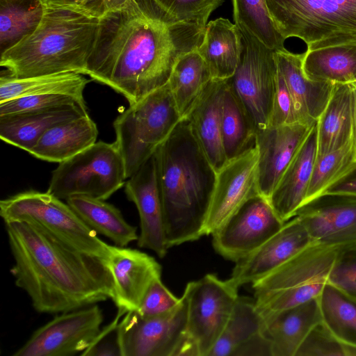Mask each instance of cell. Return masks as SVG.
<instances>
[{
  "instance_id": "6da1fadb",
  "label": "cell",
  "mask_w": 356,
  "mask_h": 356,
  "mask_svg": "<svg viewBox=\"0 0 356 356\" xmlns=\"http://www.w3.org/2000/svg\"><path fill=\"white\" fill-rule=\"evenodd\" d=\"M204 31L155 0H130L99 19L84 74L134 104L168 82L179 58L198 48Z\"/></svg>"
},
{
  "instance_id": "7a4b0ae2",
  "label": "cell",
  "mask_w": 356,
  "mask_h": 356,
  "mask_svg": "<svg viewBox=\"0 0 356 356\" xmlns=\"http://www.w3.org/2000/svg\"><path fill=\"white\" fill-rule=\"evenodd\" d=\"M5 225L14 259L10 273L35 311L60 314L112 299L113 281L103 259L79 252L34 225Z\"/></svg>"
},
{
  "instance_id": "3957f363",
  "label": "cell",
  "mask_w": 356,
  "mask_h": 356,
  "mask_svg": "<svg viewBox=\"0 0 356 356\" xmlns=\"http://www.w3.org/2000/svg\"><path fill=\"white\" fill-rule=\"evenodd\" d=\"M168 245L204 236L216 171L185 118L154 154Z\"/></svg>"
},
{
  "instance_id": "277c9868",
  "label": "cell",
  "mask_w": 356,
  "mask_h": 356,
  "mask_svg": "<svg viewBox=\"0 0 356 356\" xmlns=\"http://www.w3.org/2000/svg\"><path fill=\"white\" fill-rule=\"evenodd\" d=\"M99 19L45 8L35 30L1 54L0 65L16 78L74 72L84 74Z\"/></svg>"
},
{
  "instance_id": "5b68a950",
  "label": "cell",
  "mask_w": 356,
  "mask_h": 356,
  "mask_svg": "<svg viewBox=\"0 0 356 356\" xmlns=\"http://www.w3.org/2000/svg\"><path fill=\"white\" fill-rule=\"evenodd\" d=\"M271 19L286 40L307 50L356 43V0H266Z\"/></svg>"
},
{
  "instance_id": "8992f818",
  "label": "cell",
  "mask_w": 356,
  "mask_h": 356,
  "mask_svg": "<svg viewBox=\"0 0 356 356\" xmlns=\"http://www.w3.org/2000/svg\"><path fill=\"white\" fill-rule=\"evenodd\" d=\"M182 120L168 83L129 104L113 122L115 144L131 177L168 138Z\"/></svg>"
},
{
  "instance_id": "52a82bcc",
  "label": "cell",
  "mask_w": 356,
  "mask_h": 356,
  "mask_svg": "<svg viewBox=\"0 0 356 356\" xmlns=\"http://www.w3.org/2000/svg\"><path fill=\"white\" fill-rule=\"evenodd\" d=\"M4 222H26L43 229L68 246L105 260L111 245L101 240L62 200L47 192L28 191L0 202Z\"/></svg>"
},
{
  "instance_id": "ba28073f",
  "label": "cell",
  "mask_w": 356,
  "mask_h": 356,
  "mask_svg": "<svg viewBox=\"0 0 356 356\" xmlns=\"http://www.w3.org/2000/svg\"><path fill=\"white\" fill-rule=\"evenodd\" d=\"M122 157L115 143H95L59 163L52 172L47 192L66 200L83 195L106 200L125 185Z\"/></svg>"
},
{
  "instance_id": "9c48e42d",
  "label": "cell",
  "mask_w": 356,
  "mask_h": 356,
  "mask_svg": "<svg viewBox=\"0 0 356 356\" xmlns=\"http://www.w3.org/2000/svg\"><path fill=\"white\" fill-rule=\"evenodd\" d=\"M238 289L214 274L187 283L183 293L188 306L186 330L177 356H209L237 300Z\"/></svg>"
},
{
  "instance_id": "30bf717a",
  "label": "cell",
  "mask_w": 356,
  "mask_h": 356,
  "mask_svg": "<svg viewBox=\"0 0 356 356\" xmlns=\"http://www.w3.org/2000/svg\"><path fill=\"white\" fill-rule=\"evenodd\" d=\"M241 34L240 63L228 80L257 130L269 124L277 79L275 51L251 35Z\"/></svg>"
},
{
  "instance_id": "8fae6325",
  "label": "cell",
  "mask_w": 356,
  "mask_h": 356,
  "mask_svg": "<svg viewBox=\"0 0 356 356\" xmlns=\"http://www.w3.org/2000/svg\"><path fill=\"white\" fill-rule=\"evenodd\" d=\"M188 306L183 294L171 312L144 317L136 310L127 312L119 323L122 356H177L185 337Z\"/></svg>"
},
{
  "instance_id": "7c38bea8",
  "label": "cell",
  "mask_w": 356,
  "mask_h": 356,
  "mask_svg": "<svg viewBox=\"0 0 356 356\" xmlns=\"http://www.w3.org/2000/svg\"><path fill=\"white\" fill-rule=\"evenodd\" d=\"M102 309L92 305L60 313L38 328L13 356H72L81 354L101 330Z\"/></svg>"
},
{
  "instance_id": "4fadbf2b",
  "label": "cell",
  "mask_w": 356,
  "mask_h": 356,
  "mask_svg": "<svg viewBox=\"0 0 356 356\" xmlns=\"http://www.w3.org/2000/svg\"><path fill=\"white\" fill-rule=\"evenodd\" d=\"M283 221L268 199L259 194L248 200L213 234V246L224 258L236 262L278 232Z\"/></svg>"
},
{
  "instance_id": "5bb4252c",
  "label": "cell",
  "mask_w": 356,
  "mask_h": 356,
  "mask_svg": "<svg viewBox=\"0 0 356 356\" xmlns=\"http://www.w3.org/2000/svg\"><path fill=\"white\" fill-rule=\"evenodd\" d=\"M258 161V149L254 145L228 160L216 172L204 235H212L248 200L260 194Z\"/></svg>"
},
{
  "instance_id": "9a60e30c",
  "label": "cell",
  "mask_w": 356,
  "mask_h": 356,
  "mask_svg": "<svg viewBox=\"0 0 356 356\" xmlns=\"http://www.w3.org/2000/svg\"><path fill=\"white\" fill-rule=\"evenodd\" d=\"M314 243L346 248L356 246V194L324 193L295 213Z\"/></svg>"
},
{
  "instance_id": "2e32d148",
  "label": "cell",
  "mask_w": 356,
  "mask_h": 356,
  "mask_svg": "<svg viewBox=\"0 0 356 356\" xmlns=\"http://www.w3.org/2000/svg\"><path fill=\"white\" fill-rule=\"evenodd\" d=\"M341 249L311 244L276 270L252 284L254 293L291 290L308 300L318 298Z\"/></svg>"
},
{
  "instance_id": "e0dca14e",
  "label": "cell",
  "mask_w": 356,
  "mask_h": 356,
  "mask_svg": "<svg viewBox=\"0 0 356 356\" xmlns=\"http://www.w3.org/2000/svg\"><path fill=\"white\" fill-rule=\"evenodd\" d=\"M312 243L306 227L294 216L256 250L235 262L228 281L237 289L253 284Z\"/></svg>"
},
{
  "instance_id": "ac0fdd59",
  "label": "cell",
  "mask_w": 356,
  "mask_h": 356,
  "mask_svg": "<svg viewBox=\"0 0 356 356\" xmlns=\"http://www.w3.org/2000/svg\"><path fill=\"white\" fill-rule=\"evenodd\" d=\"M125 193L134 202L140 218L138 246L165 256L168 245L163 211L153 154L125 183Z\"/></svg>"
},
{
  "instance_id": "d6986e66",
  "label": "cell",
  "mask_w": 356,
  "mask_h": 356,
  "mask_svg": "<svg viewBox=\"0 0 356 356\" xmlns=\"http://www.w3.org/2000/svg\"><path fill=\"white\" fill-rule=\"evenodd\" d=\"M104 262L113 281L112 300L126 313L138 309L152 282L161 276L160 264L136 249L111 245Z\"/></svg>"
},
{
  "instance_id": "ffe728a7",
  "label": "cell",
  "mask_w": 356,
  "mask_h": 356,
  "mask_svg": "<svg viewBox=\"0 0 356 356\" xmlns=\"http://www.w3.org/2000/svg\"><path fill=\"white\" fill-rule=\"evenodd\" d=\"M315 124L296 122L268 126L257 130L255 145L259 154L258 186L260 195L269 198Z\"/></svg>"
},
{
  "instance_id": "44dd1931",
  "label": "cell",
  "mask_w": 356,
  "mask_h": 356,
  "mask_svg": "<svg viewBox=\"0 0 356 356\" xmlns=\"http://www.w3.org/2000/svg\"><path fill=\"white\" fill-rule=\"evenodd\" d=\"M226 81L212 79L184 117L216 172L227 161L222 139V102Z\"/></svg>"
},
{
  "instance_id": "7402d4cb",
  "label": "cell",
  "mask_w": 356,
  "mask_h": 356,
  "mask_svg": "<svg viewBox=\"0 0 356 356\" xmlns=\"http://www.w3.org/2000/svg\"><path fill=\"white\" fill-rule=\"evenodd\" d=\"M278 70L292 97L298 122L316 123L331 96L334 84L311 79L302 69L303 54H294L285 48L274 51Z\"/></svg>"
},
{
  "instance_id": "603a6c76",
  "label": "cell",
  "mask_w": 356,
  "mask_h": 356,
  "mask_svg": "<svg viewBox=\"0 0 356 356\" xmlns=\"http://www.w3.org/2000/svg\"><path fill=\"white\" fill-rule=\"evenodd\" d=\"M318 154L316 124L284 171L268 200L284 222L305 202Z\"/></svg>"
},
{
  "instance_id": "cb8c5ba5",
  "label": "cell",
  "mask_w": 356,
  "mask_h": 356,
  "mask_svg": "<svg viewBox=\"0 0 356 356\" xmlns=\"http://www.w3.org/2000/svg\"><path fill=\"white\" fill-rule=\"evenodd\" d=\"M261 313L263 333L271 343L273 356H296L307 334L323 322L318 298L287 309Z\"/></svg>"
},
{
  "instance_id": "d4e9b609",
  "label": "cell",
  "mask_w": 356,
  "mask_h": 356,
  "mask_svg": "<svg viewBox=\"0 0 356 356\" xmlns=\"http://www.w3.org/2000/svg\"><path fill=\"white\" fill-rule=\"evenodd\" d=\"M98 130L88 114L60 122L48 129L29 153L49 162H63L96 143Z\"/></svg>"
},
{
  "instance_id": "484cf974",
  "label": "cell",
  "mask_w": 356,
  "mask_h": 356,
  "mask_svg": "<svg viewBox=\"0 0 356 356\" xmlns=\"http://www.w3.org/2000/svg\"><path fill=\"white\" fill-rule=\"evenodd\" d=\"M355 85L335 83L316 122L318 155L338 149L353 141Z\"/></svg>"
},
{
  "instance_id": "4316f807",
  "label": "cell",
  "mask_w": 356,
  "mask_h": 356,
  "mask_svg": "<svg viewBox=\"0 0 356 356\" xmlns=\"http://www.w3.org/2000/svg\"><path fill=\"white\" fill-rule=\"evenodd\" d=\"M197 52L207 65L212 79L232 77L243 51L242 34L235 24L220 17L209 22Z\"/></svg>"
},
{
  "instance_id": "83f0119b",
  "label": "cell",
  "mask_w": 356,
  "mask_h": 356,
  "mask_svg": "<svg viewBox=\"0 0 356 356\" xmlns=\"http://www.w3.org/2000/svg\"><path fill=\"white\" fill-rule=\"evenodd\" d=\"M86 114L87 109L69 106L0 116V138L5 143L29 152L48 129Z\"/></svg>"
},
{
  "instance_id": "f1b7e54d",
  "label": "cell",
  "mask_w": 356,
  "mask_h": 356,
  "mask_svg": "<svg viewBox=\"0 0 356 356\" xmlns=\"http://www.w3.org/2000/svg\"><path fill=\"white\" fill-rule=\"evenodd\" d=\"M66 202L86 225L111 240L115 245L126 247L138 240L137 228L126 221L118 208L105 200L76 195Z\"/></svg>"
},
{
  "instance_id": "f546056e",
  "label": "cell",
  "mask_w": 356,
  "mask_h": 356,
  "mask_svg": "<svg viewBox=\"0 0 356 356\" xmlns=\"http://www.w3.org/2000/svg\"><path fill=\"white\" fill-rule=\"evenodd\" d=\"M83 74L70 72L16 78L8 73L0 78V103L24 96L59 94L85 101L83 92L89 83Z\"/></svg>"
},
{
  "instance_id": "4dcf8cb0",
  "label": "cell",
  "mask_w": 356,
  "mask_h": 356,
  "mask_svg": "<svg viewBox=\"0 0 356 356\" xmlns=\"http://www.w3.org/2000/svg\"><path fill=\"white\" fill-rule=\"evenodd\" d=\"M302 69L311 79L334 84L355 83L356 43L307 50Z\"/></svg>"
},
{
  "instance_id": "1f68e13d",
  "label": "cell",
  "mask_w": 356,
  "mask_h": 356,
  "mask_svg": "<svg viewBox=\"0 0 356 356\" xmlns=\"http://www.w3.org/2000/svg\"><path fill=\"white\" fill-rule=\"evenodd\" d=\"M257 127L229 82L222 102V139L227 161L255 145Z\"/></svg>"
},
{
  "instance_id": "d6a6232c",
  "label": "cell",
  "mask_w": 356,
  "mask_h": 356,
  "mask_svg": "<svg viewBox=\"0 0 356 356\" xmlns=\"http://www.w3.org/2000/svg\"><path fill=\"white\" fill-rule=\"evenodd\" d=\"M211 79L209 69L197 49L179 58L168 84L182 118Z\"/></svg>"
},
{
  "instance_id": "836d02e7",
  "label": "cell",
  "mask_w": 356,
  "mask_h": 356,
  "mask_svg": "<svg viewBox=\"0 0 356 356\" xmlns=\"http://www.w3.org/2000/svg\"><path fill=\"white\" fill-rule=\"evenodd\" d=\"M264 317L254 299L239 296L225 327L209 356H232L241 345L263 332Z\"/></svg>"
},
{
  "instance_id": "e575fe53",
  "label": "cell",
  "mask_w": 356,
  "mask_h": 356,
  "mask_svg": "<svg viewBox=\"0 0 356 356\" xmlns=\"http://www.w3.org/2000/svg\"><path fill=\"white\" fill-rule=\"evenodd\" d=\"M44 10L41 0H0L1 54L31 34Z\"/></svg>"
},
{
  "instance_id": "d590c367",
  "label": "cell",
  "mask_w": 356,
  "mask_h": 356,
  "mask_svg": "<svg viewBox=\"0 0 356 356\" xmlns=\"http://www.w3.org/2000/svg\"><path fill=\"white\" fill-rule=\"evenodd\" d=\"M318 299L323 324L341 342L356 348V300L329 282Z\"/></svg>"
},
{
  "instance_id": "8d00e7d4",
  "label": "cell",
  "mask_w": 356,
  "mask_h": 356,
  "mask_svg": "<svg viewBox=\"0 0 356 356\" xmlns=\"http://www.w3.org/2000/svg\"><path fill=\"white\" fill-rule=\"evenodd\" d=\"M234 24L274 51L284 49L285 39L277 30L266 0H232Z\"/></svg>"
},
{
  "instance_id": "74e56055",
  "label": "cell",
  "mask_w": 356,
  "mask_h": 356,
  "mask_svg": "<svg viewBox=\"0 0 356 356\" xmlns=\"http://www.w3.org/2000/svg\"><path fill=\"white\" fill-rule=\"evenodd\" d=\"M356 163L353 141L338 149L316 156L306 196V202L322 194L343 176Z\"/></svg>"
},
{
  "instance_id": "f35d334b",
  "label": "cell",
  "mask_w": 356,
  "mask_h": 356,
  "mask_svg": "<svg viewBox=\"0 0 356 356\" xmlns=\"http://www.w3.org/2000/svg\"><path fill=\"white\" fill-rule=\"evenodd\" d=\"M69 106H81L85 109L88 108L86 102L70 95L59 94L30 95L0 103V116Z\"/></svg>"
},
{
  "instance_id": "ab89813d",
  "label": "cell",
  "mask_w": 356,
  "mask_h": 356,
  "mask_svg": "<svg viewBox=\"0 0 356 356\" xmlns=\"http://www.w3.org/2000/svg\"><path fill=\"white\" fill-rule=\"evenodd\" d=\"M296 356H356V348L341 342L322 322L307 334Z\"/></svg>"
},
{
  "instance_id": "60d3db41",
  "label": "cell",
  "mask_w": 356,
  "mask_h": 356,
  "mask_svg": "<svg viewBox=\"0 0 356 356\" xmlns=\"http://www.w3.org/2000/svg\"><path fill=\"white\" fill-rule=\"evenodd\" d=\"M180 22L196 24L205 29L211 14L223 0H155Z\"/></svg>"
},
{
  "instance_id": "b9f144b4",
  "label": "cell",
  "mask_w": 356,
  "mask_h": 356,
  "mask_svg": "<svg viewBox=\"0 0 356 356\" xmlns=\"http://www.w3.org/2000/svg\"><path fill=\"white\" fill-rule=\"evenodd\" d=\"M180 302L181 298L176 297L159 277L152 282L136 311L144 317L162 316L173 311Z\"/></svg>"
},
{
  "instance_id": "7bdbcfd3",
  "label": "cell",
  "mask_w": 356,
  "mask_h": 356,
  "mask_svg": "<svg viewBox=\"0 0 356 356\" xmlns=\"http://www.w3.org/2000/svg\"><path fill=\"white\" fill-rule=\"evenodd\" d=\"M327 282L356 300V246L340 250Z\"/></svg>"
},
{
  "instance_id": "ee69618b",
  "label": "cell",
  "mask_w": 356,
  "mask_h": 356,
  "mask_svg": "<svg viewBox=\"0 0 356 356\" xmlns=\"http://www.w3.org/2000/svg\"><path fill=\"white\" fill-rule=\"evenodd\" d=\"M125 312L118 309L111 322L104 327L81 356H122L119 343V323Z\"/></svg>"
},
{
  "instance_id": "f6af8a7d",
  "label": "cell",
  "mask_w": 356,
  "mask_h": 356,
  "mask_svg": "<svg viewBox=\"0 0 356 356\" xmlns=\"http://www.w3.org/2000/svg\"><path fill=\"white\" fill-rule=\"evenodd\" d=\"M299 122L286 83L277 67L276 88L268 126Z\"/></svg>"
},
{
  "instance_id": "bcb514c9",
  "label": "cell",
  "mask_w": 356,
  "mask_h": 356,
  "mask_svg": "<svg viewBox=\"0 0 356 356\" xmlns=\"http://www.w3.org/2000/svg\"><path fill=\"white\" fill-rule=\"evenodd\" d=\"M45 8L68 10L100 19L108 11L104 0H41Z\"/></svg>"
},
{
  "instance_id": "7dc6e473",
  "label": "cell",
  "mask_w": 356,
  "mask_h": 356,
  "mask_svg": "<svg viewBox=\"0 0 356 356\" xmlns=\"http://www.w3.org/2000/svg\"><path fill=\"white\" fill-rule=\"evenodd\" d=\"M232 356H273L271 343L262 332L239 346Z\"/></svg>"
},
{
  "instance_id": "c3c4849f",
  "label": "cell",
  "mask_w": 356,
  "mask_h": 356,
  "mask_svg": "<svg viewBox=\"0 0 356 356\" xmlns=\"http://www.w3.org/2000/svg\"><path fill=\"white\" fill-rule=\"evenodd\" d=\"M324 193L356 194V163L343 176L330 185Z\"/></svg>"
},
{
  "instance_id": "681fc988",
  "label": "cell",
  "mask_w": 356,
  "mask_h": 356,
  "mask_svg": "<svg viewBox=\"0 0 356 356\" xmlns=\"http://www.w3.org/2000/svg\"><path fill=\"white\" fill-rule=\"evenodd\" d=\"M130 0H104L108 11L122 8Z\"/></svg>"
},
{
  "instance_id": "f907efd6",
  "label": "cell",
  "mask_w": 356,
  "mask_h": 356,
  "mask_svg": "<svg viewBox=\"0 0 356 356\" xmlns=\"http://www.w3.org/2000/svg\"><path fill=\"white\" fill-rule=\"evenodd\" d=\"M355 85V108H354V129H353V143L356 148V85Z\"/></svg>"
},
{
  "instance_id": "816d5d0a",
  "label": "cell",
  "mask_w": 356,
  "mask_h": 356,
  "mask_svg": "<svg viewBox=\"0 0 356 356\" xmlns=\"http://www.w3.org/2000/svg\"><path fill=\"white\" fill-rule=\"evenodd\" d=\"M354 84H355V85H356V83H354Z\"/></svg>"
}]
</instances>
